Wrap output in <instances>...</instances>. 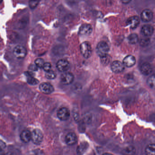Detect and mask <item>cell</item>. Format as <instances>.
<instances>
[{
	"label": "cell",
	"mask_w": 155,
	"mask_h": 155,
	"mask_svg": "<svg viewBox=\"0 0 155 155\" xmlns=\"http://www.w3.org/2000/svg\"><path fill=\"white\" fill-rule=\"evenodd\" d=\"M109 49V46L108 43L102 41L97 44L96 48V53L99 57L102 58L108 55Z\"/></svg>",
	"instance_id": "6da1fadb"
},
{
	"label": "cell",
	"mask_w": 155,
	"mask_h": 155,
	"mask_svg": "<svg viewBox=\"0 0 155 155\" xmlns=\"http://www.w3.org/2000/svg\"><path fill=\"white\" fill-rule=\"evenodd\" d=\"M80 51L82 56L88 59L91 56L92 53V48L90 43L88 41H85L82 43L80 46Z\"/></svg>",
	"instance_id": "7a4b0ae2"
},
{
	"label": "cell",
	"mask_w": 155,
	"mask_h": 155,
	"mask_svg": "<svg viewBox=\"0 0 155 155\" xmlns=\"http://www.w3.org/2000/svg\"><path fill=\"white\" fill-rule=\"evenodd\" d=\"M13 54L15 57L17 59H22L27 55V49L23 46L18 45L14 48Z\"/></svg>",
	"instance_id": "3957f363"
},
{
	"label": "cell",
	"mask_w": 155,
	"mask_h": 155,
	"mask_svg": "<svg viewBox=\"0 0 155 155\" xmlns=\"http://www.w3.org/2000/svg\"><path fill=\"white\" fill-rule=\"evenodd\" d=\"M43 139V134L41 130L35 129L32 132V140L36 145H40L42 142Z\"/></svg>",
	"instance_id": "277c9868"
},
{
	"label": "cell",
	"mask_w": 155,
	"mask_h": 155,
	"mask_svg": "<svg viewBox=\"0 0 155 155\" xmlns=\"http://www.w3.org/2000/svg\"><path fill=\"white\" fill-rule=\"evenodd\" d=\"M74 80L73 74L70 72H64L61 75L60 77L61 83L64 85H69L71 84Z\"/></svg>",
	"instance_id": "5b68a950"
},
{
	"label": "cell",
	"mask_w": 155,
	"mask_h": 155,
	"mask_svg": "<svg viewBox=\"0 0 155 155\" xmlns=\"http://www.w3.org/2000/svg\"><path fill=\"white\" fill-rule=\"evenodd\" d=\"M57 116L61 121H67L70 117L69 110L65 107L60 108L57 111Z\"/></svg>",
	"instance_id": "8992f818"
},
{
	"label": "cell",
	"mask_w": 155,
	"mask_h": 155,
	"mask_svg": "<svg viewBox=\"0 0 155 155\" xmlns=\"http://www.w3.org/2000/svg\"><path fill=\"white\" fill-rule=\"evenodd\" d=\"M93 29L90 24H84L82 25L79 28L78 34L82 36H88L92 33Z\"/></svg>",
	"instance_id": "52a82bcc"
},
{
	"label": "cell",
	"mask_w": 155,
	"mask_h": 155,
	"mask_svg": "<svg viewBox=\"0 0 155 155\" xmlns=\"http://www.w3.org/2000/svg\"><path fill=\"white\" fill-rule=\"evenodd\" d=\"M70 65L67 61L64 59L59 60L56 63V68L60 72H66L69 69Z\"/></svg>",
	"instance_id": "ba28073f"
},
{
	"label": "cell",
	"mask_w": 155,
	"mask_h": 155,
	"mask_svg": "<svg viewBox=\"0 0 155 155\" xmlns=\"http://www.w3.org/2000/svg\"><path fill=\"white\" fill-rule=\"evenodd\" d=\"M39 89L41 92L46 94H49L54 91L53 86L50 83L46 82L41 83L39 85Z\"/></svg>",
	"instance_id": "9c48e42d"
},
{
	"label": "cell",
	"mask_w": 155,
	"mask_h": 155,
	"mask_svg": "<svg viewBox=\"0 0 155 155\" xmlns=\"http://www.w3.org/2000/svg\"><path fill=\"white\" fill-rule=\"evenodd\" d=\"M125 69V65L120 61H116L111 63V69L113 72L119 73L122 72Z\"/></svg>",
	"instance_id": "30bf717a"
},
{
	"label": "cell",
	"mask_w": 155,
	"mask_h": 155,
	"mask_svg": "<svg viewBox=\"0 0 155 155\" xmlns=\"http://www.w3.org/2000/svg\"><path fill=\"white\" fill-rule=\"evenodd\" d=\"M140 23V18L138 16H134L129 17L127 21V25L130 28L134 29L136 28Z\"/></svg>",
	"instance_id": "8fae6325"
},
{
	"label": "cell",
	"mask_w": 155,
	"mask_h": 155,
	"mask_svg": "<svg viewBox=\"0 0 155 155\" xmlns=\"http://www.w3.org/2000/svg\"><path fill=\"white\" fill-rule=\"evenodd\" d=\"M77 136L74 132H69L65 137V142L69 146L74 145L77 142Z\"/></svg>",
	"instance_id": "7c38bea8"
},
{
	"label": "cell",
	"mask_w": 155,
	"mask_h": 155,
	"mask_svg": "<svg viewBox=\"0 0 155 155\" xmlns=\"http://www.w3.org/2000/svg\"><path fill=\"white\" fill-rule=\"evenodd\" d=\"M153 17V13L149 9H145L143 10L141 15V18L142 21L146 22L151 21Z\"/></svg>",
	"instance_id": "4fadbf2b"
},
{
	"label": "cell",
	"mask_w": 155,
	"mask_h": 155,
	"mask_svg": "<svg viewBox=\"0 0 155 155\" xmlns=\"http://www.w3.org/2000/svg\"><path fill=\"white\" fill-rule=\"evenodd\" d=\"M140 71L141 73L145 75H150L152 71L151 65L148 63H144L141 65Z\"/></svg>",
	"instance_id": "5bb4252c"
},
{
	"label": "cell",
	"mask_w": 155,
	"mask_h": 155,
	"mask_svg": "<svg viewBox=\"0 0 155 155\" xmlns=\"http://www.w3.org/2000/svg\"><path fill=\"white\" fill-rule=\"evenodd\" d=\"M136 62L135 57L131 55H129L124 59L123 63L127 67H131L135 64Z\"/></svg>",
	"instance_id": "9a60e30c"
},
{
	"label": "cell",
	"mask_w": 155,
	"mask_h": 155,
	"mask_svg": "<svg viewBox=\"0 0 155 155\" xmlns=\"http://www.w3.org/2000/svg\"><path fill=\"white\" fill-rule=\"evenodd\" d=\"M154 32V28L150 25H145L143 26L141 29V33L144 36L148 37L152 35Z\"/></svg>",
	"instance_id": "2e32d148"
},
{
	"label": "cell",
	"mask_w": 155,
	"mask_h": 155,
	"mask_svg": "<svg viewBox=\"0 0 155 155\" xmlns=\"http://www.w3.org/2000/svg\"><path fill=\"white\" fill-rule=\"evenodd\" d=\"M89 147V144L86 141H83L80 144L76 149L77 155H83L86 152Z\"/></svg>",
	"instance_id": "e0dca14e"
},
{
	"label": "cell",
	"mask_w": 155,
	"mask_h": 155,
	"mask_svg": "<svg viewBox=\"0 0 155 155\" xmlns=\"http://www.w3.org/2000/svg\"><path fill=\"white\" fill-rule=\"evenodd\" d=\"M32 133L27 130H23L20 134V138L24 143H28L32 140Z\"/></svg>",
	"instance_id": "ac0fdd59"
},
{
	"label": "cell",
	"mask_w": 155,
	"mask_h": 155,
	"mask_svg": "<svg viewBox=\"0 0 155 155\" xmlns=\"http://www.w3.org/2000/svg\"><path fill=\"white\" fill-rule=\"evenodd\" d=\"M135 148L132 146H128L122 151V154L123 155H134L135 154Z\"/></svg>",
	"instance_id": "d6986e66"
},
{
	"label": "cell",
	"mask_w": 155,
	"mask_h": 155,
	"mask_svg": "<svg viewBox=\"0 0 155 155\" xmlns=\"http://www.w3.org/2000/svg\"><path fill=\"white\" fill-rule=\"evenodd\" d=\"M146 155H155V144H150L145 149Z\"/></svg>",
	"instance_id": "ffe728a7"
},
{
	"label": "cell",
	"mask_w": 155,
	"mask_h": 155,
	"mask_svg": "<svg viewBox=\"0 0 155 155\" xmlns=\"http://www.w3.org/2000/svg\"><path fill=\"white\" fill-rule=\"evenodd\" d=\"M128 39L129 43L131 44H133V45L137 43L139 41L138 35L135 33H133V34L130 35L128 37Z\"/></svg>",
	"instance_id": "44dd1931"
},
{
	"label": "cell",
	"mask_w": 155,
	"mask_h": 155,
	"mask_svg": "<svg viewBox=\"0 0 155 155\" xmlns=\"http://www.w3.org/2000/svg\"><path fill=\"white\" fill-rule=\"evenodd\" d=\"M27 82L30 85H36L39 83V81L37 79L35 78L33 76H31L27 77Z\"/></svg>",
	"instance_id": "7402d4cb"
},
{
	"label": "cell",
	"mask_w": 155,
	"mask_h": 155,
	"mask_svg": "<svg viewBox=\"0 0 155 155\" xmlns=\"http://www.w3.org/2000/svg\"><path fill=\"white\" fill-rule=\"evenodd\" d=\"M28 18L26 16L22 17L21 19H20L18 22V25L20 27L22 28L25 27L27 25L28 22Z\"/></svg>",
	"instance_id": "603a6c76"
},
{
	"label": "cell",
	"mask_w": 155,
	"mask_h": 155,
	"mask_svg": "<svg viewBox=\"0 0 155 155\" xmlns=\"http://www.w3.org/2000/svg\"><path fill=\"white\" fill-rule=\"evenodd\" d=\"M40 0H29V6L31 9H35L38 6Z\"/></svg>",
	"instance_id": "cb8c5ba5"
},
{
	"label": "cell",
	"mask_w": 155,
	"mask_h": 155,
	"mask_svg": "<svg viewBox=\"0 0 155 155\" xmlns=\"http://www.w3.org/2000/svg\"><path fill=\"white\" fill-rule=\"evenodd\" d=\"M45 77L48 80H53L56 77V74L53 71L50 70V71L46 72Z\"/></svg>",
	"instance_id": "d4e9b609"
},
{
	"label": "cell",
	"mask_w": 155,
	"mask_h": 155,
	"mask_svg": "<svg viewBox=\"0 0 155 155\" xmlns=\"http://www.w3.org/2000/svg\"><path fill=\"white\" fill-rule=\"evenodd\" d=\"M148 84L151 88L155 89V76H152L149 78Z\"/></svg>",
	"instance_id": "484cf974"
},
{
	"label": "cell",
	"mask_w": 155,
	"mask_h": 155,
	"mask_svg": "<svg viewBox=\"0 0 155 155\" xmlns=\"http://www.w3.org/2000/svg\"><path fill=\"white\" fill-rule=\"evenodd\" d=\"M45 63L44 60L42 58H37L35 61V64L36 65L38 68H43Z\"/></svg>",
	"instance_id": "4316f807"
},
{
	"label": "cell",
	"mask_w": 155,
	"mask_h": 155,
	"mask_svg": "<svg viewBox=\"0 0 155 155\" xmlns=\"http://www.w3.org/2000/svg\"><path fill=\"white\" fill-rule=\"evenodd\" d=\"M101 58V62L103 65H107L110 63L111 57L108 55Z\"/></svg>",
	"instance_id": "83f0119b"
},
{
	"label": "cell",
	"mask_w": 155,
	"mask_h": 155,
	"mask_svg": "<svg viewBox=\"0 0 155 155\" xmlns=\"http://www.w3.org/2000/svg\"><path fill=\"white\" fill-rule=\"evenodd\" d=\"M150 39L148 38H142L140 41V44L142 46H146L150 43Z\"/></svg>",
	"instance_id": "f1b7e54d"
},
{
	"label": "cell",
	"mask_w": 155,
	"mask_h": 155,
	"mask_svg": "<svg viewBox=\"0 0 155 155\" xmlns=\"http://www.w3.org/2000/svg\"><path fill=\"white\" fill-rule=\"evenodd\" d=\"M51 65L50 63L46 62L43 67V69L45 72L50 71L51 70Z\"/></svg>",
	"instance_id": "f546056e"
},
{
	"label": "cell",
	"mask_w": 155,
	"mask_h": 155,
	"mask_svg": "<svg viewBox=\"0 0 155 155\" xmlns=\"http://www.w3.org/2000/svg\"><path fill=\"white\" fill-rule=\"evenodd\" d=\"M30 70H32V71H36L38 70V68L37 67L36 65L35 64H31L29 67Z\"/></svg>",
	"instance_id": "4dcf8cb0"
},
{
	"label": "cell",
	"mask_w": 155,
	"mask_h": 155,
	"mask_svg": "<svg viewBox=\"0 0 155 155\" xmlns=\"http://www.w3.org/2000/svg\"><path fill=\"white\" fill-rule=\"evenodd\" d=\"M0 145H1V149H4L6 148V144L4 142H3L2 140L0 142Z\"/></svg>",
	"instance_id": "1f68e13d"
},
{
	"label": "cell",
	"mask_w": 155,
	"mask_h": 155,
	"mask_svg": "<svg viewBox=\"0 0 155 155\" xmlns=\"http://www.w3.org/2000/svg\"><path fill=\"white\" fill-rule=\"evenodd\" d=\"M80 0H67L68 2L70 4H75Z\"/></svg>",
	"instance_id": "d6a6232c"
},
{
	"label": "cell",
	"mask_w": 155,
	"mask_h": 155,
	"mask_svg": "<svg viewBox=\"0 0 155 155\" xmlns=\"http://www.w3.org/2000/svg\"><path fill=\"white\" fill-rule=\"evenodd\" d=\"M121 1L122 3L125 4H128L131 1V0H121Z\"/></svg>",
	"instance_id": "836d02e7"
},
{
	"label": "cell",
	"mask_w": 155,
	"mask_h": 155,
	"mask_svg": "<svg viewBox=\"0 0 155 155\" xmlns=\"http://www.w3.org/2000/svg\"><path fill=\"white\" fill-rule=\"evenodd\" d=\"M151 120L155 123V114H152L150 117Z\"/></svg>",
	"instance_id": "e575fe53"
},
{
	"label": "cell",
	"mask_w": 155,
	"mask_h": 155,
	"mask_svg": "<svg viewBox=\"0 0 155 155\" xmlns=\"http://www.w3.org/2000/svg\"><path fill=\"white\" fill-rule=\"evenodd\" d=\"M6 155H16L15 154L14 152H11V151H10V152H7V154H6Z\"/></svg>",
	"instance_id": "d590c367"
},
{
	"label": "cell",
	"mask_w": 155,
	"mask_h": 155,
	"mask_svg": "<svg viewBox=\"0 0 155 155\" xmlns=\"http://www.w3.org/2000/svg\"><path fill=\"white\" fill-rule=\"evenodd\" d=\"M4 151H3V149H1V151H0V155H6Z\"/></svg>",
	"instance_id": "8d00e7d4"
},
{
	"label": "cell",
	"mask_w": 155,
	"mask_h": 155,
	"mask_svg": "<svg viewBox=\"0 0 155 155\" xmlns=\"http://www.w3.org/2000/svg\"><path fill=\"white\" fill-rule=\"evenodd\" d=\"M102 155H113V154L109 153H104Z\"/></svg>",
	"instance_id": "74e56055"
},
{
	"label": "cell",
	"mask_w": 155,
	"mask_h": 155,
	"mask_svg": "<svg viewBox=\"0 0 155 155\" xmlns=\"http://www.w3.org/2000/svg\"><path fill=\"white\" fill-rule=\"evenodd\" d=\"M2 1H3V0H1V3H2Z\"/></svg>",
	"instance_id": "f35d334b"
}]
</instances>
